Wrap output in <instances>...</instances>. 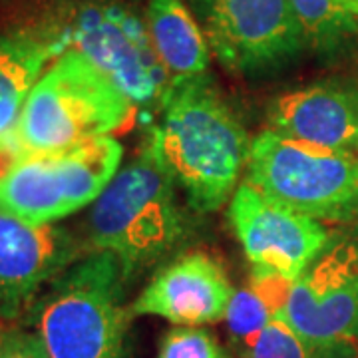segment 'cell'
Masks as SVG:
<instances>
[{
	"label": "cell",
	"instance_id": "cell-16",
	"mask_svg": "<svg viewBox=\"0 0 358 358\" xmlns=\"http://www.w3.org/2000/svg\"><path fill=\"white\" fill-rule=\"evenodd\" d=\"M307 48L336 60L357 46L358 8L350 0H289Z\"/></svg>",
	"mask_w": 358,
	"mask_h": 358
},
{
	"label": "cell",
	"instance_id": "cell-3",
	"mask_svg": "<svg viewBox=\"0 0 358 358\" xmlns=\"http://www.w3.org/2000/svg\"><path fill=\"white\" fill-rule=\"evenodd\" d=\"M112 253L92 251L36 296L24 322L48 358H129L131 307Z\"/></svg>",
	"mask_w": 358,
	"mask_h": 358
},
{
	"label": "cell",
	"instance_id": "cell-17",
	"mask_svg": "<svg viewBox=\"0 0 358 358\" xmlns=\"http://www.w3.org/2000/svg\"><path fill=\"white\" fill-rule=\"evenodd\" d=\"M273 319H279L277 310L253 282H247L245 287L235 291L225 320L231 338L243 357Z\"/></svg>",
	"mask_w": 358,
	"mask_h": 358
},
{
	"label": "cell",
	"instance_id": "cell-23",
	"mask_svg": "<svg viewBox=\"0 0 358 358\" xmlns=\"http://www.w3.org/2000/svg\"><path fill=\"white\" fill-rule=\"evenodd\" d=\"M357 155H358V152H357Z\"/></svg>",
	"mask_w": 358,
	"mask_h": 358
},
{
	"label": "cell",
	"instance_id": "cell-13",
	"mask_svg": "<svg viewBox=\"0 0 358 358\" xmlns=\"http://www.w3.org/2000/svg\"><path fill=\"white\" fill-rule=\"evenodd\" d=\"M268 129L301 143L358 152V84L324 80L289 90L268 103Z\"/></svg>",
	"mask_w": 358,
	"mask_h": 358
},
{
	"label": "cell",
	"instance_id": "cell-12",
	"mask_svg": "<svg viewBox=\"0 0 358 358\" xmlns=\"http://www.w3.org/2000/svg\"><path fill=\"white\" fill-rule=\"evenodd\" d=\"M235 291L217 259L193 251L159 268L131 303V313L173 327H203L225 319Z\"/></svg>",
	"mask_w": 358,
	"mask_h": 358
},
{
	"label": "cell",
	"instance_id": "cell-14",
	"mask_svg": "<svg viewBox=\"0 0 358 358\" xmlns=\"http://www.w3.org/2000/svg\"><path fill=\"white\" fill-rule=\"evenodd\" d=\"M68 48L60 20L0 30V138L16 126L32 88Z\"/></svg>",
	"mask_w": 358,
	"mask_h": 358
},
{
	"label": "cell",
	"instance_id": "cell-20",
	"mask_svg": "<svg viewBox=\"0 0 358 358\" xmlns=\"http://www.w3.org/2000/svg\"><path fill=\"white\" fill-rule=\"evenodd\" d=\"M0 358H48V355L32 331L4 327Z\"/></svg>",
	"mask_w": 358,
	"mask_h": 358
},
{
	"label": "cell",
	"instance_id": "cell-22",
	"mask_svg": "<svg viewBox=\"0 0 358 358\" xmlns=\"http://www.w3.org/2000/svg\"><path fill=\"white\" fill-rule=\"evenodd\" d=\"M350 2H352V4H355V6L358 8V0H350Z\"/></svg>",
	"mask_w": 358,
	"mask_h": 358
},
{
	"label": "cell",
	"instance_id": "cell-4",
	"mask_svg": "<svg viewBox=\"0 0 358 358\" xmlns=\"http://www.w3.org/2000/svg\"><path fill=\"white\" fill-rule=\"evenodd\" d=\"M136 110L82 52L68 48L32 88L8 138L22 159L52 154L114 136Z\"/></svg>",
	"mask_w": 358,
	"mask_h": 358
},
{
	"label": "cell",
	"instance_id": "cell-18",
	"mask_svg": "<svg viewBox=\"0 0 358 358\" xmlns=\"http://www.w3.org/2000/svg\"><path fill=\"white\" fill-rule=\"evenodd\" d=\"M245 358H352L341 350H322L308 345L291 327V322L279 317L273 319L257 336Z\"/></svg>",
	"mask_w": 358,
	"mask_h": 358
},
{
	"label": "cell",
	"instance_id": "cell-9",
	"mask_svg": "<svg viewBox=\"0 0 358 358\" xmlns=\"http://www.w3.org/2000/svg\"><path fill=\"white\" fill-rule=\"evenodd\" d=\"M285 319L308 345L355 355L358 346V219L294 281Z\"/></svg>",
	"mask_w": 358,
	"mask_h": 358
},
{
	"label": "cell",
	"instance_id": "cell-1",
	"mask_svg": "<svg viewBox=\"0 0 358 358\" xmlns=\"http://www.w3.org/2000/svg\"><path fill=\"white\" fill-rule=\"evenodd\" d=\"M148 140L199 213L229 203L251 152L247 129L209 74L169 82Z\"/></svg>",
	"mask_w": 358,
	"mask_h": 358
},
{
	"label": "cell",
	"instance_id": "cell-11",
	"mask_svg": "<svg viewBox=\"0 0 358 358\" xmlns=\"http://www.w3.org/2000/svg\"><path fill=\"white\" fill-rule=\"evenodd\" d=\"M90 247L60 225H34L0 211V324L24 319L30 305Z\"/></svg>",
	"mask_w": 358,
	"mask_h": 358
},
{
	"label": "cell",
	"instance_id": "cell-10",
	"mask_svg": "<svg viewBox=\"0 0 358 358\" xmlns=\"http://www.w3.org/2000/svg\"><path fill=\"white\" fill-rule=\"evenodd\" d=\"M229 223L253 271L296 281L331 239L319 219L303 215L241 181L229 199Z\"/></svg>",
	"mask_w": 358,
	"mask_h": 358
},
{
	"label": "cell",
	"instance_id": "cell-15",
	"mask_svg": "<svg viewBox=\"0 0 358 358\" xmlns=\"http://www.w3.org/2000/svg\"><path fill=\"white\" fill-rule=\"evenodd\" d=\"M145 24L169 82L209 74L211 48L185 0H148Z\"/></svg>",
	"mask_w": 358,
	"mask_h": 358
},
{
	"label": "cell",
	"instance_id": "cell-19",
	"mask_svg": "<svg viewBox=\"0 0 358 358\" xmlns=\"http://www.w3.org/2000/svg\"><path fill=\"white\" fill-rule=\"evenodd\" d=\"M157 358H231L219 341L201 327H173L159 345Z\"/></svg>",
	"mask_w": 358,
	"mask_h": 358
},
{
	"label": "cell",
	"instance_id": "cell-2",
	"mask_svg": "<svg viewBox=\"0 0 358 358\" xmlns=\"http://www.w3.org/2000/svg\"><path fill=\"white\" fill-rule=\"evenodd\" d=\"M176 187V179L148 140L92 203L84 235L90 251L112 253L128 282L162 263L192 231Z\"/></svg>",
	"mask_w": 358,
	"mask_h": 358
},
{
	"label": "cell",
	"instance_id": "cell-6",
	"mask_svg": "<svg viewBox=\"0 0 358 358\" xmlns=\"http://www.w3.org/2000/svg\"><path fill=\"white\" fill-rule=\"evenodd\" d=\"M122 155L124 148L114 136L28 155L0 178V211L34 225H54L102 195Z\"/></svg>",
	"mask_w": 358,
	"mask_h": 358
},
{
	"label": "cell",
	"instance_id": "cell-5",
	"mask_svg": "<svg viewBox=\"0 0 358 358\" xmlns=\"http://www.w3.org/2000/svg\"><path fill=\"white\" fill-rule=\"evenodd\" d=\"M243 181L319 221L358 219V155L352 152L301 143L267 128L251 140Z\"/></svg>",
	"mask_w": 358,
	"mask_h": 358
},
{
	"label": "cell",
	"instance_id": "cell-8",
	"mask_svg": "<svg viewBox=\"0 0 358 358\" xmlns=\"http://www.w3.org/2000/svg\"><path fill=\"white\" fill-rule=\"evenodd\" d=\"M219 64L233 74L277 72L307 48L289 0H185Z\"/></svg>",
	"mask_w": 358,
	"mask_h": 358
},
{
	"label": "cell",
	"instance_id": "cell-21",
	"mask_svg": "<svg viewBox=\"0 0 358 358\" xmlns=\"http://www.w3.org/2000/svg\"><path fill=\"white\" fill-rule=\"evenodd\" d=\"M2 334H4V327L0 324V345H2Z\"/></svg>",
	"mask_w": 358,
	"mask_h": 358
},
{
	"label": "cell",
	"instance_id": "cell-7",
	"mask_svg": "<svg viewBox=\"0 0 358 358\" xmlns=\"http://www.w3.org/2000/svg\"><path fill=\"white\" fill-rule=\"evenodd\" d=\"M60 22L70 48L82 52L138 110H159L169 76L145 18L114 0H82Z\"/></svg>",
	"mask_w": 358,
	"mask_h": 358
}]
</instances>
